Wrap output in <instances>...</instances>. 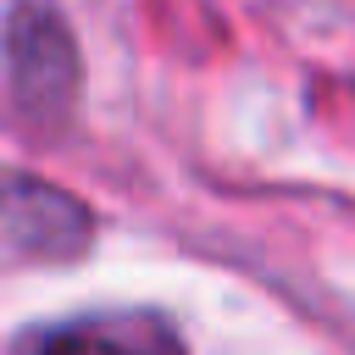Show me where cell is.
Segmentation results:
<instances>
[{"instance_id": "cell-3", "label": "cell", "mask_w": 355, "mask_h": 355, "mask_svg": "<svg viewBox=\"0 0 355 355\" xmlns=\"http://www.w3.org/2000/svg\"><path fill=\"white\" fill-rule=\"evenodd\" d=\"M39 355H183V338L150 311H105L55 327Z\"/></svg>"}, {"instance_id": "cell-2", "label": "cell", "mask_w": 355, "mask_h": 355, "mask_svg": "<svg viewBox=\"0 0 355 355\" xmlns=\"http://www.w3.org/2000/svg\"><path fill=\"white\" fill-rule=\"evenodd\" d=\"M0 233L22 255L67 261V255H83L94 216L83 211V200L28 178V172H0Z\"/></svg>"}, {"instance_id": "cell-1", "label": "cell", "mask_w": 355, "mask_h": 355, "mask_svg": "<svg viewBox=\"0 0 355 355\" xmlns=\"http://www.w3.org/2000/svg\"><path fill=\"white\" fill-rule=\"evenodd\" d=\"M6 67H11V94L28 122L61 128L72 116L78 89H83V61H78V39L61 22V11L39 0L17 6L6 28Z\"/></svg>"}]
</instances>
